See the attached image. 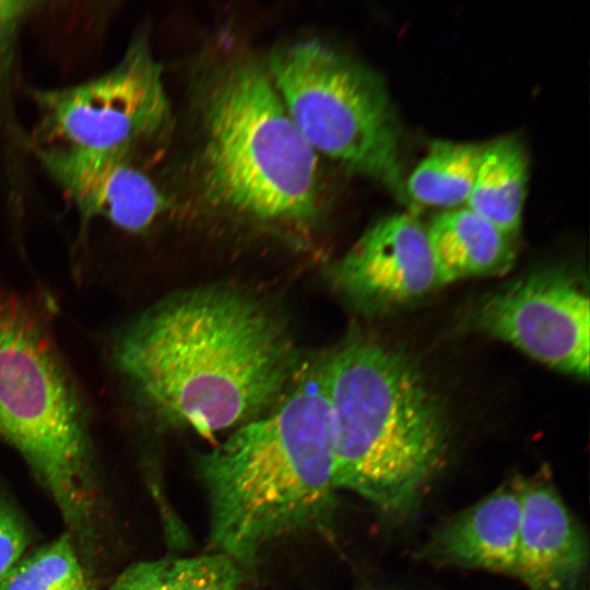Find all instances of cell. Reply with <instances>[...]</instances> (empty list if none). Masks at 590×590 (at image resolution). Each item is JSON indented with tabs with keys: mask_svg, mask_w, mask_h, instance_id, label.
<instances>
[{
	"mask_svg": "<svg viewBox=\"0 0 590 590\" xmlns=\"http://www.w3.org/2000/svg\"><path fill=\"white\" fill-rule=\"evenodd\" d=\"M108 352L141 411L205 437L271 411L302 367L276 312L227 284L163 297L122 326Z\"/></svg>",
	"mask_w": 590,
	"mask_h": 590,
	"instance_id": "1",
	"label": "cell"
},
{
	"mask_svg": "<svg viewBox=\"0 0 590 590\" xmlns=\"http://www.w3.org/2000/svg\"><path fill=\"white\" fill-rule=\"evenodd\" d=\"M212 552L238 566L295 533L328 532L337 507L323 361L299 370L271 412L200 455Z\"/></svg>",
	"mask_w": 590,
	"mask_h": 590,
	"instance_id": "2",
	"label": "cell"
},
{
	"mask_svg": "<svg viewBox=\"0 0 590 590\" xmlns=\"http://www.w3.org/2000/svg\"><path fill=\"white\" fill-rule=\"evenodd\" d=\"M333 482L391 522L413 518L450 451L441 401L414 362L355 338L323 358Z\"/></svg>",
	"mask_w": 590,
	"mask_h": 590,
	"instance_id": "3",
	"label": "cell"
},
{
	"mask_svg": "<svg viewBox=\"0 0 590 590\" xmlns=\"http://www.w3.org/2000/svg\"><path fill=\"white\" fill-rule=\"evenodd\" d=\"M197 198L208 210L270 227H306L322 205L318 154L290 117L266 62L229 51L194 92Z\"/></svg>",
	"mask_w": 590,
	"mask_h": 590,
	"instance_id": "4",
	"label": "cell"
},
{
	"mask_svg": "<svg viewBox=\"0 0 590 590\" xmlns=\"http://www.w3.org/2000/svg\"><path fill=\"white\" fill-rule=\"evenodd\" d=\"M0 437L28 463L67 521L87 511L88 409L48 307L0 282Z\"/></svg>",
	"mask_w": 590,
	"mask_h": 590,
	"instance_id": "5",
	"label": "cell"
},
{
	"mask_svg": "<svg viewBox=\"0 0 590 590\" xmlns=\"http://www.w3.org/2000/svg\"><path fill=\"white\" fill-rule=\"evenodd\" d=\"M266 66L290 117L318 156L406 199L398 122L375 71L317 38L278 47Z\"/></svg>",
	"mask_w": 590,
	"mask_h": 590,
	"instance_id": "6",
	"label": "cell"
},
{
	"mask_svg": "<svg viewBox=\"0 0 590 590\" xmlns=\"http://www.w3.org/2000/svg\"><path fill=\"white\" fill-rule=\"evenodd\" d=\"M42 145L91 152H135L169 130L163 69L144 35L109 71L82 83L37 91Z\"/></svg>",
	"mask_w": 590,
	"mask_h": 590,
	"instance_id": "7",
	"label": "cell"
},
{
	"mask_svg": "<svg viewBox=\"0 0 590 590\" xmlns=\"http://www.w3.org/2000/svg\"><path fill=\"white\" fill-rule=\"evenodd\" d=\"M477 323L551 368L589 376V296L564 269L534 271L497 291L481 305Z\"/></svg>",
	"mask_w": 590,
	"mask_h": 590,
	"instance_id": "8",
	"label": "cell"
},
{
	"mask_svg": "<svg viewBox=\"0 0 590 590\" xmlns=\"http://www.w3.org/2000/svg\"><path fill=\"white\" fill-rule=\"evenodd\" d=\"M331 274L337 291L369 314L398 308L440 286L426 227L410 213L375 223Z\"/></svg>",
	"mask_w": 590,
	"mask_h": 590,
	"instance_id": "9",
	"label": "cell"
},
{
	"mask_svg": "<svg viewBox=\"0 0 590 590\" xmlns=\"http://www.w3.org/2000/svg\"><path fill=\"white\" fill-rule=\"evenodd\" d=\"M36 155L50 178L85 221H102L128 234L149 231L169 201L135 152H91L38 145Z\"/></svg>",
	"mask_w": 590,
	"mask_h": 590,
	"instance_id": "10",
	"label": "cell"
},
{
	"mask_svg": "<svg viewBox=\"0 0 590 590\" xmlns=\"http://www.w3.org/2000/svg\"><path fill=\"white\" fill-rule=\"evenodd\" d=\"M589 544L545 472L522 477L515 576L528 590H585Z\"/></svg>",
	"mask_w": 590,
	"mask_h": 590,
	"instance_id": "11",
	"label": "cell"
},
{
	"mask_svg": "<svg viewBox=\"0 0 590 590\" xmlns=\"http://www.w3.org/2000/svg\"><path fill=\"white\" fill-rule=\"evenodd\" d=\"M521 504L522 476H516L439 524L421 557L440 567L515 576Z\"/></svg>",
	"mask_w": 590,
	"mask_h": 590,
	"instance_id": "12",
	"label": "cell"
},
{
	"mask_svg": "<svg viewBox=\"0 0 590 590\" xmlns=\"http://www.w3.org/2000/svg\"><path fill=\"white\" fill-rule=\"evenodd\" d=\"M426 232L440 286L499 275L514 264V238L465 206L438 213Z\"/></svg>",
	"mask_w": 590,
	"mask_h": 590,
	"instance_id": "13",
	"label": "cell"
},
{
	"mask_svg": "<svg viewBox=\"0 0 590 590\" xmlns=\"http://www.w3.org/2000/svg\"><path fill=\"white\" fill-rule=\"evenodd\" d=\"M528 179V156L518 138L486 143L465 208L514 238L521 226Z\"/></svg>",
	"mask_w": 590,
	"mask_h": 590,
	"instance_id": "14",
	"label": "cell"
},
{
	"mask_svg": "<svg viewBox=\"0 0 590 590\" xmlns=\"http://www.w3.org/2000/svg\"><path fill=\"white\" fill-rule=\"evenodd\" d=\"M485 144L435 141L404 180L406 200L420 205L456 209L471 193Z\"/></svg>",
	"mask_w": 590,
	"mask_h": 590,
	"instance_id": "15",
	"label": "cell"
},
{
	"mask_svg": "<svg viewBox=\"0 0 590 590\" xmlns=\"http://www.w3.org/2000/svg\"><path fill=\"white\" fill-rule=\"evenodd\" d=\"M239 583V566L212 552L134 563L107 590H238Z\"/></svg>",
	"mask_w": 590,
	"mask_h": 590,
	"instance_id": "16",
	"label": "cell"
},
{
	"mask_svg": "<svg viewBox=\"0 0 590 590\" xmlns=\"http://www.w3.org/2000/svg\"><path fill=\"white\" fill-rule=\"evenodd\" d=\"M0 590H95L68 534L19 560Z\"/></svg>",
	"mask_w": 590,
	"mask_h": 590,
	"instance_id": "17",
	"label": "cell"
},
{
	"mask_svg": "<svg viewBox=\"0 0 590 590\" xmlns=\"http://www.w3.org/2000/svg\"><path fill=\"white\" fill-rule=\"evenodd\" d=\"M40 1L0 0V105L12 94L20 33Z\"/></svg>",
	"mask_w": 590,
	"mask_h": 590,
	"instance_id": "18",
	"label": "cell"
},
{
	"mask_svg": "<svg viewBox=\"0 0 590 590\" xmlns=\"http://www.w3.org/2000/svg\"><path fill=\"white\" fill-rule=\"evenodd\" d=\"M26 543L27 533L21 517L0 497V585L20 560Z\"/></svg>",
	"mask_w": 590,
	"mask_h": 590,
	"instance_id": "19",
	"label": "cell"
}]
</instances>
